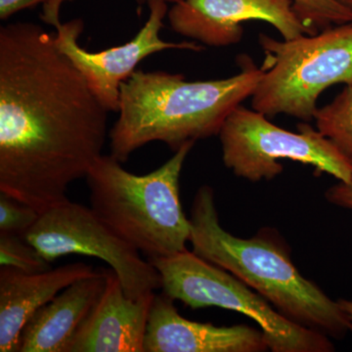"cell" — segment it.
<instances>
[{"mask_svg":"<svg viewBox=\"0 0 352 352\" xmlns=\"http://www.w3.org/2000/svg\"><path fill=\"white\" fill-rule=\"evenodd\" d=\"M109 113L55 32L0 28V193L39 214L66 203L103 155Z\"/></svg>","mask_w":352,"mask_h":352,"instance_id":"1","label":"cell"},{"mask_svg":"<svg viewBox=\"0 0 352 352\" xmlns=\"http://www.w3.org/2000/svg\"><path fill=\"white\" fill-rule=\"evenodd\" d=\"M237 62V75L197 82L179 74L136 69L120 85L119 118L109 134L111 155L126 163L132 153L154 141L175 152L189 141L219 135L263 76L248 55L238 56Z\"/></svg>","mask_w":352,"mask_h":352,"instance_id":"2","label":"cell"},{"mask_svg":"<svg viewBox=\"0 0 352 352\" xmlns=\"http://www.w3.org/2000/svg\"><path fill=\"white\" fill-rule=\"evenodd\" d=\"M189 219V243L197 256L228 271L305 327L333 338L349 331L339 302L300 274L284 245L263 233L250 239L236 237L220 226L212 187L198 190Z\"/></svg>","mask_w":352,"mask_h":352,"instance_id":"3","label":"cell"},{"mask_svg":"<svg viewBox=\"0 0 352 352\" xmlns=\"http://www.w3.org/2000/svg\"><path fill=\"white\" fill-rule=\"evenodd\" d=\"M195 143H185L163 166L143 175L124 170L112 155H102L85 177L90 208L148 259L187 250L191 223L180 201L179 179Z\"/></svg>","mask_w":352,"mask_h":352,"instance_id":"4","label":"cell"},{"mask_svg":"<svg viewBox=\"0 0 352 352\" xmlns=\"http://www.w3.org/2000/svg\"><path fill=\"white\" fill-rule=\"evenodd\" d=\"M258 43L265 59L252 108L266 117L310 122L326 89L352 85V23L283 41L261 34Z\"/></svg>","mask_w":352,"mask_h":352,"instance_id":"5","label":"cell"},{"mask_svg":"<svg viewBox=\"0 0 352 352\" xmlns=\"http://www.w3.org/2000/svg\"><path fill=\"white\" fill-rule=\"evenodd\" d=\"M148 261L159 272L164 295L192 309L217 307L244 314L258 324L271 351H335L327 335L287 318L244 282L193 252Z\"/></svg>","mask_w":352,"mask_h":352,"instance_id":"6","label":"cell"},{"mask_svg":"<svg viewBox=\"0 0 352 352\" xmlns=\"http://www.w3.org/2000/svg\"><path fill=\"white\" fill-rule=\"evenodd\" d=\"M298 132L275 126L263 113L240 105L229 115L219 132L222 161L236 176L252 182L281 175L282 160L314 166L339 182L352 179V164L308 122Z\"/></svg>","mask_w":352,"mask_h":352,"instance_id":"7","label":"cell"},{"mask_svg":"<svg viewBox=\"0 0 352 352\" xmlns=\"http://www.w3.org/2000/svg\"><path fill=\"white\" fill-rule=\"evenodd\" d=\"M24 238L50 263L69 254L101 259L133 300L161 288L156 267L113 233L91 208L67 201L39 215Z\"/></svg>","mask_w":352,"mask_h":352,"instance_id":"8","label":"cell"},{"mask_svg":"<svg viewBox=\"0 0 352 352\" xmlns=\"http://www.w3.org/2000/svg\"><path fill=\"white\" fill-rule=\"evenodd\" d=\"M148 6L149 17L131 41L99 52H90L78 43L85 29V23L80 18L62 23L60 11L41 15L46 24L55 28L58 48L82 74L95 96L109 112L118 113L120 85L136 71L138 65L145 58L164 50L200 52L204 50V46L196 41L176 43L161 38L164 18L168 13V3L163 0H152Z\"/></svg>","mask_w":352,"mask_h":352,"instance_id":"9","label":"cell"},{"mask_svg":"<svg viewBox=\"0 0 352 352\" xmlns=\"http://www.w3.org/2000/svg\"><path fill=\"white\" fill-rule=\"evenodd\" d=\"M168 18L176 34L212 47L239 43L247 21L268 23L283 39L317 34L298 17L293 0H180Z\"/></svg>","mask_w":352,"mask_h":352,"instance_id":"10","label":"cell"},{"mask_svg":"<svg viewBox=\"0 0 352 352\" xmlns=\"http://www.w3.org/2000/svg\"><path fill=\"white\" fill-rule=\"evenodd\" d=\"M168 296L155 295L144 352H263L270 349L261 329L217 327L184 318Z\"/></svg>","mask_w":352,"mask_h":352,"instance_id":"11","label":"cell"},{"mask_svg":"<svg viewBox=\"0 0 352 352\" xmlns=\"http://www.w3.org/2000/svg\"><path fill=\"white\" fill-rule=\"evenodd\" d=\"M105 289L76 332L69 352H144L155 293L129 298L115 271L105 270Z\"/></svg>","mask_w":352,"mask_h":352,"instance_id":"12","label":"cell"},{"mask_svg":"<svg viewBox=\"0 0 352 352\" xmlns=\"http://www.w3.org/2000/svg\"><path fill=\"white\" fill-rule=\"evenodd\" d=\"M91 265L66 264L54 270L25 273L0 270V351L18 352L21 333L32 315L72 284L91 276Z\"/></svg>","mask_w":352,"mask_h":352,"instance_id":"13","label":"cell"},{"mask_svg":"<svg viewBox=\"0 0 352 352\" xmlns=\"http://www.w3.org/2000/svg\"><path fill=\"white\" fill-rule=\"evenodd\" d=\"M106 271L78 280L39 308L21 333L18 352H69L76 332L105 289Z\"/></svg>","mask_w":352,"mask_h":352,"instance_id":"14","label":"cell"},{"mask_svg":"<svg viewBox=\"0 0 352 352\" xmlns=\"http://www.w3.org/2000/svg\"><path fill=\"white\" fill-rule=\"evenodd\" d=\"M314 120L317 131L352 164V85H346L327 105L317 109Z\"/></svg>","mask_w":352,"mask_h":352,"instance_id":"15","label":"cell"},{"mask_svg":"<svg viewBox=\"0 0 352 352\" xmlns=\"http://www.w3.org/2000/svg\"><path fill=\"white\" fill-rule=\"evenodd\" d=\"M294 9L317 32L333 25L352 23V10L340 0H293Z\"/></svg>","mask_w":352,"mask_h":352,"instance_id":"16","label":"cell"},{"mask_svg":"<svg viewBox=\"0 0 352 352\" xmlns=\"http://www.w3.org/2000/svg\"><path fill=\"white\" fill-rule=\"evenodd\" d=\"M0 265L25 273L51 270V263L24 237L0 232Z\"/></svg>","mask_w":352,"mask_h":352,"instance_id":"17","label":"cell"},{"mask_svg":"<svg viewBox=\"0 0 352 352\" xmlns=\"http://www.w3.org/2000/svg\"><path fill=\"white\" fill-rule=\"evenodd\" d=\"M39 215L34 208L0 193V232L24 237Z\"/></svg>","mask_w":352,"mask_h":352,"instance_id":"18","label":"cell"},{"mask_svg":"<svg viewBox=\"0 0 352 352\" xmlns=\"http://www.w3.org/2000/svg\"><path fill=\"white\" fill-rule=\"evenodd\" d=\"M73 0H0V19L7 20L14 14L43 4V6H63Z\"/></svg>","mask_w":352,"mask_h":352,"instance_id":"19","label":"cell"},{"mask_svg":"<svg viewBox=\"0 0 352 352\" xmlns=\"http://www.w3.org/2000/svg\"><path fill=\"white\" fill-rule=\"evenodd\" d=\"M326 199L333 205L352 210V179L349 182H340L327 190Z\"/></svg>","mask_w":352,"mask_h":352,"instance_id":"20","label":"cell"},{"mask_svg":"<svg viewBox=\"0 0 352 352\" xmlns=\"http://www.w3.org/2000/svg\"><path fill=\"white\" fill-rule=\"evenodd\" d=\"M338 302L346 314L347 321H349V331L352 332V300H339Z\"/></svg>","mask_w":352,"mask_h":352,"instance_id":"21","label":"cell"},{"mask_svg":"<svg viewBox=\"0 0 352 352\" xmlns=\"http://www.w3.org/2000/svg\"><path fill=\"white\" fill-rule=\"evenodd\" d=\"M138 1V3L139 4H144V3H149L150 1H152V0H136ZM163 1L166 2V3H177V2H179L180 0H163Z\"/></svg>","mask_w":352,"mask_h":352,"instance_id":"22","label":"cell"},{"mask_svg":"<svg viewBox=\"0 0 352 352\" xmlns=\"http://www.w3.org/2000/svg\"><path fill=\"white\" fill-rule=\"evenodd\" d=\"M340 1L342 2L344 6H346L349 9H351L352 10V0H340Z\"/></svg>","mask_w":352,"mask_h":352,"instance_id":"23","label":"cell"}]
</instances>
